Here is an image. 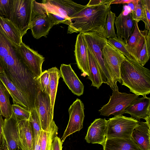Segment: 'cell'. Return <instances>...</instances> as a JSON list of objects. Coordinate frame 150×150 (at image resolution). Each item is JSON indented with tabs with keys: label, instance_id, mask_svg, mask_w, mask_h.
<instances>
[{
	"label": "cell",
	"instance_id": "44dd1931",
	"mask_svg": "<svg viewBox=\"0 0 150 150\" xmlns=\"http://www.w3.org/2000/svg\"><path fill=\"white\" fill-rule=\"evenodd\" d=\"M131 138L142 150H150V123L139 121L132 133Z\"/></svg>",
	"mask_w": 150,
	"mask_h": 150
},
{
	"label": "cell",
	"instance_id": "5bb4252c",
	"mask_svg": "<svg viewBox=\"0 0 150 150\" xmlns=\"http://www.w3.org/2000/svg\"><path fill=\"white\" fill-rule=\"evenodd\" d=\"M107 122L105 118L95 119L88 127L85 137L86 142L100 144L103 146L106 139Z\"/></svg>",
	"mask_w": 150,
	"mask_h": 150
},
{
	"label": "cell",
	"instance_id": "60d3db41",
	"mask_svg": "<svg viewBox=\"0 0 150 150\" xmlns=\"http://www.w3.org/2000/svg\"><path fill=\"white\" fill-rule=\"evenodd\" d=\"M140 0H132V1L127 4L131 12L132 11L137 5Z\"/></svg>",
	"mask_w": 150,
	"mask_h": 150
},
{
	"label": "cell",
	"instance_id": "4dcf8cb0",
	"mask_svg": "<svg viewBox=\"0 0 150 150\" xmlns=\"http://www.w3.org/2000/svg\"><path fill=\"white\" fill-rule=\"evenodd\" d=\"M150 57V31H148L144 43L141 50L137 63L144 66L148 62Z\"/></svg>",
	"mask_w": 150,
	"mask_h": 150
},
{
	"label": "cell",
	"instance_id": "7402d4cb",
	"mask_svg": "<svg viewBox=\"0 0 150 150\" xmlns=\"http://www.w3.org/2000/svg\"><path fill=\"white\" fill-rule=\"evenodd\" d=\"M17 132L22 150H32L33 135L29 120L17 122Z\"/></svg>",
	"mask_w": 150,
	"mask_h": 150
},
{
	"label": "cell",
	"instance_id": "484cf974",
	"mask_svg": "<svg viewBox=\"0 0 150 150\" xmlns=\"http://www.w3.org/2000/svg\"><path fill=\"white\" fill-rule=\"evenodd\" d=\"M50 76L49 83L50 96V99L51 112L53 116L54 109L57 93L59 80L60 77L59 70L56 67L48 69Z\"/></svg>",
	"mask_w": 150,
	"mask_h": 150
},
{
	"label": "cell",
	"instance_id": "836d02e7",
	"mask_svg": "<svg viewBox=\"0 0 150 150\" xmlns=\"http://www.w3.org/2000/svg\"><path fill=\"white\" fill-rule=\"evenodd\" d=\"M50 79V75L48 70L42 72L37 79L41 91L49 95L50 94L49 85Z\"/></svg>",
	"mask_w": 150,
	"mask_h": 150
},
{
	"label": "cell",
	"instance_id": "d6986e66",
	"mask_svg": "<svg viewBox=\"0 0 150 150\" xmlns=\"http://www.w3.org/2000/svg\"><path fill=\"white\" fill-rule=\"evenodd\" d=\"M0 80L12 98L14 104L18 105L30 110L33 109L27 98L5 73H0Z\"/></svg>",
	"mask_w": 150,
	"mask_h": 150
},
{
	"label": "cell",
	"instance_id": "f546056e",
	"mask_svg": "<svg viewBox=\"0 0 150 150\" xmlns=\"http://www.w3.org/2000/svg\"><path fill=\"white\" fill-rule=\"evenodd\" d=\"M108 41L125 57L137 62L135 58L127 49L126 43L123 39L116 37L108 39Z\"/></svg>",
	"mask_w": 150,
	"mask_h": 150
},
{
	"label": "cell",
	"instance_id": "4fadbf2b",
	"mask_svg": "<svg viewBox=\"0 0 150 150\" xmlns=\"http://www.w3.org/2000/svg\"><path fill=\"white\" fill-rule=\"evenodd\" d=\"M17 124L13 114L10 117L4 120L2 127L3 142L1 146L7 145L9 150H22L18 134Z\"/></svg>",
	"mask_w": 150,
	"mask_h": 150
},
{
	"label": "cell",
	"instance_id": "74e56055",
	"mask_svg": "<svg viewBox=\"0 0 150 150\" xmlns=\"http://www.w3.org/2000/svg\"><path fill=\"white\" fill-rule=\"evenodd\" d=\"M133 19L138 23L141 21H143L145 18L143 8L141 0L137 5L131 12Z\"/></svg>",
	"mask_w": 150,
	"mask_h": 150
},
{
	"label": "cell",
	"instance_id": "7c38bea8",
	"mask_svg": "<svg viewBox=\"0 0 150 150\" xmlns=\"http://www.w3.org/2000/svg\"><path fill=\"white\" fill-rule=\"evenodd\" d=\"M18 47L23 62L37 80L42 73L44 57L23 42Z\"/></svg>",
	"mask_w": 150,
	"mask_h": 150
},
{
	"label": "cell",
	"instance_id": "f35d334b",
	"mask_svg": "<svg viewBox=\"0 0 150 150\" xmlns=\"http://www.w3.org/2000/svg\"><path fill=\"white\" fill-rule=\"evenodd\" d=\"M62 144L60 139L56 136L52 141L51 150H62Z\"/></svg>",
	"mask_w": 150,
	"mask_h": 150
},
{
	"label": "cell",
	"instance_id": "d6a6232c",
	"mask_svg": "<svg viewBox=\"0 0 150 150\" xmlns=\"http://www.w3.org/2000/svg\"><path fill=\"white\" fill-rule=\"evenodd\" d=\"M12 114L14 115L17 122L28 120L30 114V110L18 104H13Z\"/></svg>",
	"mask_w": 150,
	"mask_h": 150
},
{
	"label": "cell",
	"instance_id": "5b68a950",
	"mask_svg": "<svg viewBox=\"0 0 150 150\" xmlns=\"http://www.w3.org/2000/svg\"><path fill=\"white\" fill-rule=\"evenodd\" d=\"M107 121L106 139H131L132 133L139 121L123 115L114 116Z\"/></svg>",
	"mask_w": 150,
	"mask_h": 150
},
{
	"label": "cell",
	"instance_id": "7a4b0ae2",
	"mask_svg": "<svg viewBox=\"0 0 150 150\" xmlns=\"http://www.w3.org/2000/svg\"><path fill=\"white\" fill-rule=\"evenodd\" d=\"M122 85L134 94L143 96L150 93V71L125 57L120 71Z\"/></svg>",
	"mask_w": 150,
	"mask_h": 150
},
{
	"label": "cell",
	"instance_id": "2e32d148",
	"mask_svg": "<svg viewBox=\"0 0 150 150\" xmlns=\"http://www.w3.org/2000/svg\"><path fill=\"white\" fill-rule=\"evenodd\" d=\"M135 23L131 12L125 15L122 11L117 17H116L115 21L117 37L123 39L126 43L134 31Z\"/></svg>",
	"mask_w": 150,
	"mask_h": 150
},
{
	"label": "cell",
	"instance_id": "603a6c76",
	"mask_svg": "<svg viewBox=\"0 0 150 150\" xmlns=\"http://www.w3.org/2000/svg\"><path fill=\"white\" fill-rule=\"evenodd\" d=\"M103 150H142L131 139H106Z\"/></svg>",
	"mask_w": 150,
	"mask_h": 150
},
{
	"label": "cell",
	"instance_id": "e575fe53",
	"mask_svg": "<svg viewBox=\"0 0 150 150\" xmlns=\"http://www.w3.org/2000/svg\"><path fill=\"white\" fill-rule=\"evenodd\" d=\"M13 0H0V17L9 19Z\"/></svg>",
	"mask_w": 150,
	"mask_h": 150
},
{
	"label": "cell",
	"instance_id": "6da1fadb",
	"mask_svg": "<svg viewBox=\"0 0 150 150\" xmlns=\"http://www.w3.org/2000/svg\"><path fill=\"white\" fill-rule=\"evenodd\" d=\"M112 0H90L70 18L67 33L94 32L106 37L105 26Z\"/></svg>",
	"mask_w": 150,
	"mask_h": 150
},
{
	"label": "cell",
	"instance_id": "d590c367",
	"mask_svg": "<svg viewBox=\"0 0 150 150\" xmlns=\"http://www.w3.org/2000/svg\"><path fill=\"white\" fill-rule=\"evenodd\" d=\"M141 2L145 16L142 21L144 23L145 29L150 31V0H141Z\"/></svg>",
	"mask_w": 150,
	"mask_h": 150
},
{
	"label": "cell",
	"instance_id": "ba28073f",
	"mask_svg": "<svg viewBox=\"0 0 150 150\" xmlns=\"http://www.w3.org/2000/svg\"><path fill=\"white\" fill-rule=\"evenodd\" d=\"M102 52L105 66L114 86L118 89L117 82L121 83L120 68L121 63L125 57L108 41L102 49Z\"/></svg>",
	"mask_w": 150,
	"mask_h": 150
},
{
	"label": "cell",
	"instance_id": "7bdbcfd3",
	"mask_svg": "<svg viewBox=\"0 0 150 150\" xmlns=\"http://www.w3.org/2000/svg\"><path fill=\"white\" fill-rule=\"evenodd\" d=\"M4 73V70L1 65V63L0 59V73Z\"/></svg>",
	"mask_w": 150,
	"mask_h": 150
},
{
	"label": "cell",
	"instance_id": "b9f144b4",
	"mask_svg": "<svg viewBox=\"0 0 150 150\" xmlns=\"http://www.w3.org/2000/svg\"><path fill=\"white\" fill-rule=\"evenodd\" d=\"M132 0H112L110 4H127L132 1Z\"/></svg>",
	"mask_w": 150,
	"mask_h": 150
},
{
	"label": "cell",
	"instance_id": "9c48e42d",
	"mask_svg": "<svg viewBox=\"0 0 150 150\" xmlns=\"http://www.w3.org/2000/svg\"><path fill=\"white\" fill-rule=\"evenodd\" d=\"M84 105L82 101L77 98L70 105L68 110L69 122L60 139L63 143L66 138L73 133L80 131L83 127L85 117Z\"/></svg>",
	"mask_w": 150,
	"mask_h": 150
},
{
	"label": "cell",
	"instance_id": "1f68e13d",
	"mask_svg": "<svg viewBox=\"0 0 150 150\" xmlns=\"http://www.w3.org/2000/svg\"><path fill=\"white\" fill-rule=\"evenodd\" d=\"M116 16L110 10L108 13L105 26L106 37L107 39L116 38L114 29V23Z\"/></svg>",
	"mask_w": 150,
	"mask_h": 150
},
{
	"label": "cell",
	"instance_id": "ffe728a7",
	"mask_svg": "<svg viewBox=\"0 0 150 150\" xmlns=\"http://www.w3.org/2000/svg\"><path fill=\"white\" fill-rule=\"evenodd\" d=\"M148 31L146 29L140 30L138 23L135 21L134 31L126 43L127 49L135 58L137 62Z\"/></svg>",
	"mask_w": 150,
	"mask_h": 150
},
{
	"label": "cell",
	"instance_id": "277c9868",
	"mask_svg": "<svg viewBox=\"0 0 150 150\" xmlns=\"http://www.w3.org/2000/svg\"><path fill=\"white\" fill-rule=\"evenodd\" d=\"M33 0H13L10 19L20 32L23 37L30 29Z\"/></svg>",
	"mask_w": 150,
	"mask_h": 150
},
{
	"label": "cell",
	"instance_id": "f1b7e54d",
	"mask_svg": "<svg viewBox=\"0 0 150 150\" xmlns=\"http://www.w3.org/2000/svg\"><path fill=\"white\" fill-rule=\"evenodd\" d=\"M29 120L31 124L33 135V150L36 142L40 139V132L42 130L40 118L35 108L30 110Z\"/></svg>",
	"mask_w": 150,
	"mask_h": 150
},
{
	"label": "cell",
	"instance_id": "8fae6325",
	"mask_svg": "<svg viewBox=\"0 0 150 150\" xmlns=\"http://www.w3.org/2000/svg\"><path fill=\"white\" fill-rule=\"evenodd\" d=\"M34 108L39 115L42 130L49 132L54 121L51 112L49 95L42 92L40 90L35 100Z\"/></svg>",
	"mask_w": 150,
	"mask_h": 150
},
{
	"label": "cell",
	"instance_id": "e0dca14e",
	"mask_svg": "<svg viewBox=\"0 0 150 150\" xmlns=\"http://www.w3.org/2000/svg\"><path fill=\"white\" fill-rule=\"evenodd\" d=\"M60 77L74 94L80 96L84 91V86L79 80L70 64H61L59 70Z\"/></svg>",
	"mask_w": 150,
	"mask_h": 150
},
{
	"label": "cell",
	"instance_id": "ac0fdd59",
	"mask_svg": "<svg viewBox=\"0 0 150 150\" xmlns=\"http://www.w3.org/2000/svg\"><path fill=\"white\" fill-rule=\"evenodd\" d=\"M75 56L78 67L82 73L83 77L89 76L87 46L83 36L79 33L77 36L74 50Z\"/></svg>",
	"mask_w": 150,
	"mask_h": 150
},
{
	"label": "cell",
	"instance_id": "4316f807",
	"mask_svg": "<svg viewBox=\"0 0 150 150\" xmlns=\"http://www.w3.org/2000/svg\"><path fill=\"white\" fill-rule=\"evenodd\" d=\"M10 96L6 88L0 80V108L2 116L5 118L10 117L12 114V106L9 100Z\"/></svg>",
	"mask_w": 150,
	"mask_h": 150
},
{
	"label": "cell",
	"instance_id": "8d00e7d4",
	"mask_svg": "<svg viewBox=\"0 0 150 150\" xmlns=\"http://www.w3.org/2000/svg\"><path fill=\"white\" fill-rule=\"evenodd\" d=\"M46 13L54 25L64 23L69 25L71 23L70 20L59 15L51 12H46Z\"/></svg>",
	"mask_w": 150,
	"mask_h": 150
},
{
	"label": "cell",
	"instance_id": "52a82bcc",
	"mask_svg": "<svg viewBox=\"0 0 150 150\" xmlns=\"http://www.w3.org/2000/svg\"><path fill=\"white\" fill-rule=\"evenodd\" d=\"M53 26L42 3L33 0L30 29L33 37L37 39L42 36L47 37L49 31Z\"/></svg>",
	"mask_w": 150,
	"mask_h": 150
},
{
	"label": "cell",
	"instance_id": "9a60e30c",
	"mask_svg": "<svg viewBox=\"0 0 150 150\" xmlns=\"http://www.w3.org/2000/svg\"><path fill=\"white\" fill-rule=\"evenodd\" d=\"M124 113L129 114L131 117L140 121L143 119L150 122V98L146 95L138 98L125 109Z\"/></svg>",
	"mask_w": 150,
	"mask_h": 150
},
{
	"label": "cell",
	"instance_id": "ee69618b",
	"mask_svg": "<svg viewBox=\"0 0 150 150\" xmlns=\"http://www.w3.org/2000/svg\"><path fill=\"white\" fill-rule=\"evenodd\" d=\"M0 115H2V114H1V108H0Z\"/></svg>",
	"mask_w": 150,
	"mask_h": 150
},
{
	"label": "cell",
	"instance_id": "8992f818",
	"mask_svg": "<svg viewBox=\"0 0 150 150\" xmlns=\"http://www.w3.org/2000/svg\"><path fill=\"white\" fill-rule=\"evenodd\" d=\"M139 96L126 93H121L118 90L112 91L108 103L98 110L100 115L109 116L111 115L114 116L122 115L126 108L131 105Z\"/></svg>",
	"mask_w": 150,
	"mask_h": 150
},
{
	"label": "cell",
	"instance_id": "cb8c5ba5",
	"mask_svg": "<svg viewBox=\"0 0 150 150\" xmlns=\"http://www.w3.org/2000/svg\"><path fill=\"white\" fill-rule=\"evenodd\" d=\"M0 29L14 44L18 46L23 42L20 32L9 19L0 17Z\"/></svg>",
	"mask_w": 150,
	"mask_h": 150
},
{
	"label": "cell",
	"instance_id": "ab89813d",
	"mask_svg": "<svg viewBox=\"0 0 150 150\" xmlns=\"http://www.w3.org/2000/svg\"><path fill=\"white\" fill-rule=\"evenodd\" d=\"M4 120L2 116H0V147L2 144L3 142V136L2 132V127L4 123Z\"/></svg>",
	"mask_w": 150,
	"mask_h": 150
},
{
	"label": "cell",
	"instance_id": "30bf717a",
	"mask_svg": "<svg viewBox=\"0 0 150 150\" xmlns=\"http://www.w3.org/2000/svg\"><path fill=\"white\" fill-rule=\"evenodd\" d=\"M41 3L46 12L57 14L69 20L84 6L71 0H45Z\"/></svg>",
	"mask_w": 150,
	"mask_h": 150
},
{
	"label": "cell",
	"instance_id": "3957f363",
	"mask_svg": "<svg viewBox=\"0 0 150 150\" xmlns=\"http://www.w3.org/2000/svg\"><path fill=\"white\" fill-rule=\"evenodd\" d=\"M87 47L95 58L99 68L103 83L107 84L113 90L117 89L105 66L102 49L108 42L104 36L94 32L82 33Z\"/></svg>",
	"mask_w": 150,
	"mask_h": 150
},
{
	"label": "cell",
	"instance_id": "d4e9b609",
	"mask_svg": "<svg viewBox=\"0 0 150 150\" xmlns=\"http://www.w3.org/2000/svg\"><path fill=\"white\" fill-rule=\"evenodd\" d=\"M87 53L89 70L87 79L91 81V86L98 89L103 83L100 71L95 58L88 47Z\"/></svg>",
	"mask_w": 150,
	"mask_h": 150
},
{
	"label": "cell",
	"instance_id": "83f0119b",
	"mask_svg": "<svg viewBox=\"0 0 150 150\" xmlns=\"http://www.w3.org/2000/svg\"><path fill=\"white\" fill-rule=\"evenodd\" d=\"M58 127L54 121L49 132L41 131L40 136V150H51L52 141L58 134Z\"/></svg>",
	"mask_w": 150,
	"mask_h": 150
}]
</instances>
